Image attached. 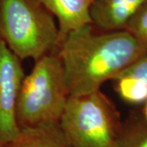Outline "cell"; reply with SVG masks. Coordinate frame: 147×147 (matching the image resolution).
I'll list each match as a JSON object with an SVG mask.
<instances>
[{
    "mask_svg": "<svg viewBox=\"0 0 147 147\" xmlns=\"http://www.w3.org/2000/svg\"><path fill=\"white\" fill-rule=\"evenodd\" d=\"M146 0H93L90 16L93 26L104 31L122 30Z\"/></svg>",
    "mask_w": 147,
    "mask_h": 147,
    "instance_id": "cell-6",
    "label": "cell"
},
{
    "mask_svg": "<svg viewBox=\"0 0 147 147\" xmlns=\"http://www.w3.org/2000/svg\"><path fill=\"white\" fill-rule=\"evenodd\" d=\"M121 77H133L142 79L147 83V55L140 58L136 62L122 71L114 80Z\"/></svg>",
    "mask_w": 147,
    "mask_h": 147,
    "instance_id": "cell-12",
    "label": "cell"
},
{
    "mask_svg": "<svg viewBox=\"0 0 147 147\" xmlns=\"http://www.w3.org/2000/svg\"><path fill=\"white\" fill-rule=\"evenodd\" d=\"M69 96L63 65L55 49L35 60L23 79L16 107L20 128L58 123Z\"/></svg>",
    "mask_w": 147,
    "mask_h": 147,
    "instance_id": "cell-2",
    "label": "cell"
},
{
    "mask_svg": "<svg viewBox=\"0 0 147 147\" xmlns=\"http://www.w3.org/2000/svg\"><path fill=\"white\" fill-rule=\"evenodd\" d=\"M59 29L40 0H0V38L21 61L57 48Z\"/></svg>",
    "mask_w": 147,
    "mask_h": 147,
    "instance_id": "cell-3",
    "label": "cell"
},
{
    "mask_svg": "<svg viewBox=\"0 0 147 147\" xmlns=\"http://www.w3.org/2000/svg\"><path fill=\"white\" fill-rule=\"evenodd\" d=\"M116 90L121 97L130 103H142L147 100V83L133 77L115 79Z\"/></svg>",
    "mask_w": 147,
    "mask_h": 147,
    "instance_id": "cell-10",
    "label": "cell"
},
{
    "mask_svg": "<svg viewBox=\"0 0 147 147\" xmlns=\"http://www.w3.org/2000/svg\"><path fill=\"white\" fill-rule=\"evenodd\" d=\"M59 123L70 147H117L123 123L112 100L98 90L69 96Z\"/></svg>",
    "mask_w": 147,
    "mask_h": 147,
    "instance_id": "cell-4",
    "label": "cell"
},
{
    "mask_svg": "<svg viewBox=\"0 0 147 147\" xmlns=\"http://www.w3.org/2000/svg\"><path fill=\"white\" fill-rule=\"evenodd\" d=\"M21 60L0 38V145L19 136L16 107L25 78Z\"/></svg>",
    "mask_w": 147,
    "mask_h": 147,
    "instance_id": "cell-5",
    "label": "cell"
},
{
    "mask_svg": "<svg viewBox=\"0 0 147 147\" xmlns=\"http://www.w3.org/2000/svg\"><path fill=\"white\" fill-rule=\"evenodd\" d=\"M144 119L147 122V100L146 101L145 109H144Z\"/></svg>",
    "mask_w": 147,
    "mask_h": 147,
    "instance_id": "cell-13",
    "label": "cell"
},
{
    "mask_svg": "<svg viewBox=\"0 0 147 147\" xmlns=\"http://www.w3.org/2000/svg\"><path fill=\"white\" fill-rule=\"evenodd\" d=\"M42 5L58 19L57 46L70 32L92 24L90 7L93 0H40Z\"/></svg>",
    "mask_w": 147,
    "mask_h": 147,
    "instance_id": "cell-7",
    "label": "cell"
},
{
    "mask_svg": "<svg viewBox=\"0 0 147 147\" xmlns=\"http://www.w3.org/2000/svg\"><path fill=\"white\" fill-rule=\"evenodd\" d=\"M56 49L63 65L69 96L100 90L107 80H114L147 55L129 32L97 31L93 24L70 32Z\"/></svg>",
    "mask_w": 147,
    "mask_h": 147,
    "instance_id": "cell-1",
    "label": "cell"
},
{
    "mask_svg": "<svg viewBox=\"0 0 147 147\" xmlns=\"http://www.w3.org/2000/svg\"><path fill=\"white\" fill-rule=\"evenodd\" d=\"M124 30L137 39L147 53V0L132 16Z\"/></svg>",
    "mask_w": 147,
    "mask_h": 147,
    "instance_id": "cell-11",
    "label": "cell"
},
{
    "mask_svg": "<svg viewBox=\"0 0 147 147\" xmlns=\"http://www.w3.org/2000/svg\"><path fill=\"white\" fill-rule=\"evenodd\" d=\"M0 147H70L60 123L21 128L16 139Z\"/></svg>",
    "mask_w": 147,
    "mask_h": 147,
    "instance_id": "cell-8",
    "label": "cell"
},
{
    "mask_svg": "<svg viewBox=\"0 0 147 147\" xmlns=\"http://www.w3.org/2000/svg\"><path fill=\"white\" fill-rule=\"evenodd\" d=\"M117 147H147V122L131 119L123 123Z\"/></svg>",
    "mask_w": 147,
    "mask_h": 147,
    "instance_id": "cell-9",
    "label": "cell"
}]
</instances>
